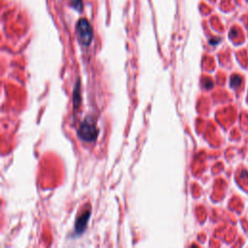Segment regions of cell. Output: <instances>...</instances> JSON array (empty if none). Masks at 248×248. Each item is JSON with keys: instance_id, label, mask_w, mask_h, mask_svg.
Masks as SVG:
<instances>
[{"instance_id": "3957f363", "label": "cell", "mask_w": 248, "mask_h": 248, "mask_svg": "<svg viewBox=\"0 0 248 248\" xmlns=\"http://www.w3.org/2000/svg\"><path fill=\"white\" fill-rule=\"evenodd\" d=\"M90 217V212L89 211H86L82 215L76 220L75 223V233L77 235H81L84 232V230L86 229L87 223H88V220Z\"/></svg>"}, {"instance_id": "277c9868", "label": "cell", "mask_w": 248, "mask_h": 248, "mask_svg": "<svg viewBox=\"0 0 248 248\" xmlns=\"http://www.w3.org/2000/svg\"><path fill=\"white\" fill-rule=\"evenodd\" d=\"M241 84V78L240 76H234L231 79V86L233 88H236V87L240 86Z\"/></svg>"}, {"instance_id": "7a4b0ae2", "label": "cell", "mask_w": 248, "mask_h": 248, "mask_svg": "<svg viewBox=\"0 0 248 248\" xmlns=\"http://www.w3.org/2000/svg\"><path fill=\"white\" fill-rule=\"evenodd\" d=\"M77 36L80 43L84 46H89L93 39V30L88 21L81 19L77 24Z\"/></svg>"}, {"instance_id": "6da1fadb", "label": "cell", "mask_w": 248, "mask_h": 248, "mask_svg": "<svg viewBox=\"0 0 248 248\" xmlns=\"http://www.w3.org/2000/svg\"><path fill=\"white\" fill-rule=\"evenodd\" d=\"M78 136L81 140L85 141L87 143H91L97 138L98 130L96 128V124L93 118L87 117L81 122L79 129H78Z\"/></svg>"}, {"instance_id": "5b68a950", "label": "cell", "mask_w": 248, "mask_h": 248, "mask_svg": "<svg viewBox=\"0 0 248 248\" xmlns=\"http://www.w3.org/2000/svg\"><path fill=\"white\" fill-rule=\"evenodd\" d=\"M71 6L78 11L82 10V0H70Z\"/></svg>"}]
</instances>
